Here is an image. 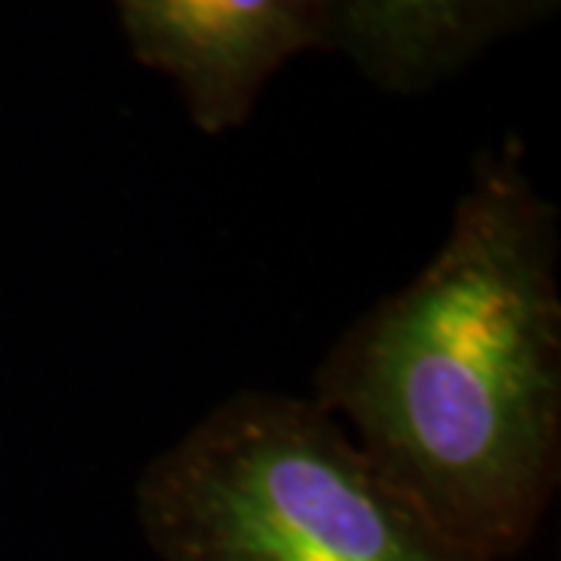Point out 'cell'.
I'll list each match as a JSON object with an SVG mask.
<instances>
[{
	"label": "cell",
	"instance_id": "cell-1",
	"mask_svg": "<svg viewBox=\"0 0 561 561\" xmlns=\"http://www.w3.org/2000/svg\"><path fill=\"white\" fill-rule=\"evenodd\" d=\"M561 221L527 147L481 150L431 260L321 356L312 400L486 561L537 540L561 483Z\"/></svg>",
	"mask_w": 561,
	"mask_h": 561
},
{
	"label": "cell",
	"instance_id": "cell-2",
	"mask_svg": "<svg viewBox=\"0 0 561 561\" xmlns=\"http://www.w3.org/2000/svg\"><path fill=\"white\" fill-rule=\"evenodd\" d=\"M160 561H486L456 542L312 397L241 390L135 481Z\"/></svg>",
	"mask_w": 561,
	"mask_h": 561
},
{
	"label": "cell",
	"instance_id": "cell-3",
	"mask_svg": "<svg viewBox=\"0 0 561 561\" xmlns=\"http://www.w3.org/2000/svg\"><path fill=\"white\" fill-rule=\"evenodd\" d=\"M131 57L169 81L191 125L225 138L287 62L328 50L331 0H110Z\"/></svg>",
	"mask_w": 561,
	"mask_h": 561
},
{
	"label": "cell",
	"instance_id": "cell-4",
	"mask_svg": "<svg viewBox=\"0 0 561 561\" xmlns=\"http://www.w3.org/2000/svg\"><path fill=\"white\" fill-rule=\"evenodd\" d=\"M561 0H331L328 50L387 94L453 81L502 41L546 22Z\"/></svg>",
	"mask_w": 561,
	"mask_h": 561
}]
</instances>
